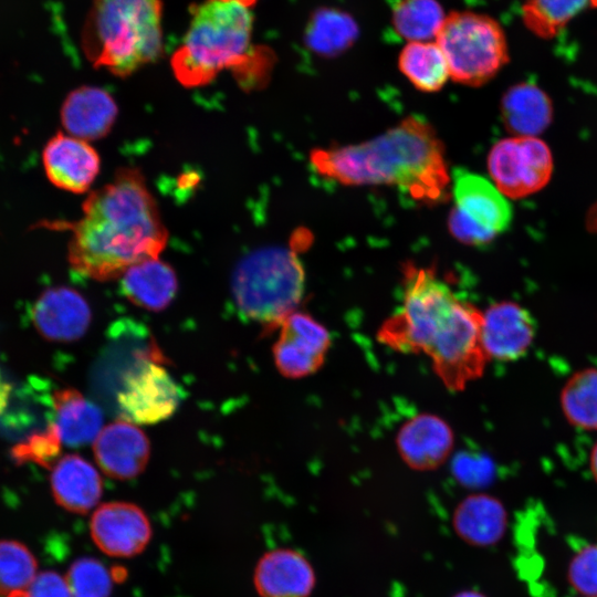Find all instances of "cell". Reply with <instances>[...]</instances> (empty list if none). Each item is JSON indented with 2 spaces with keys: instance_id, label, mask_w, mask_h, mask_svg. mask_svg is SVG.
Segmentation results:
<instances>
[{
  "instance_id": "obj_1",
  "label": "cell",
  "mask_w": 597,
  "mask_h": 597,
  "mask_svg": "<svg viewBox=\"0 0 597 597\" xmlns=\"http://www.w3.org/2000/svg\"><path fill=\"white\" fill-rule=\"evenodd\" d=\"M402 273L401 305L378 328V342L399 353L426 355L449 390H463L490 360L482 344V312L429 268L407 263Z\"/></svg>"
},
{
  "instance_id": "obj_2",
  "label": "cell",
  "mask_w": 597,
  "mask_h": 597,
  "mask_svg": "<svg viewBox=\"0 0 597 597\" xmlns=\"http://www.w3.org/2000/svg\"><path fill=\"white\" fill-rule=\"evenodd\" d=\"M82 212L76 221L45 226L72 231L69 263L88 279H118L130 266L157 259L167 244L157 202L137 168H121L111 182L91 191Z\"/></svg>"
},
{
  "instance_id": "obj_3",
  "label": "cell",
  "mask_w": 597,
  "mask_h": 597,
  "mask_svg": "<svg viewBox=\"0 0 597 597\" xmlns=\"http://www.w3.org/2000/svg\"><path fill=\"white\" fill-rule=\"evenodd\" d=\"M310 161L320 176L345 186H395L428 205L449 196L443 144L430 124L416 116L358 144L315 148Z\"/></svg>"
},
{
  "instance_id": "obj_4",
  "label": "cell",
  "mask_w": 597,
  "mask_h": 597,
  "mask_svg": "<svg viewBox=\"0 0 597 597\" xmlns=\"http://www.w3.org/2000/svg\"><path fill=\"white\" fill-rule=\"evenodd\" d=\"M161 0H93L81 34L94 67L126 77L164 51Z\"/></svg>"
},
{
  "instance_id": "obj_5",
  "label": "cell",
  "mask_w": 597,
  "mask_h": 597,
  "mask_svg": "<svg viewBox=\"0 0 597 597\" xmlns=\"http://www.w3.org/2000/svg\"><path fill=\"white\" fill-rule=\"evenodd\" d=\"M189 28L170 64L186 87L209 84L221 71L235 70L251 48V9L227 0H205L191 6Z\"/></svg>"
},
{
  "instance_id": "obj_6",
  "label": "cell",
  "mask_w": 597,
  "mask_h": 597,
  "mask_svg": "<svg viewBox=\"0 0 597 597\" xmlns=\"http://www.w3.org/2000/svg\"><path fill=\"white\" fill-rule=\"evenodd\" d=\"M231 289L241 314L273 332L303 298L304 268L293 250L262 248L238 263Z\"/></svg>"
},
{
  "instance_id": "obj_7",
  "label": "cell",
  "mask_w": 597,
  "mask_h": 597,
  "mask_svg": "<svg viewBox=\"0 0 597 597\" xmlns=\"http://www.w3.org/2000/svg\"><path fill=\"white\" fill-rule=\"evenodd\" d=\"M436 42L446 56L450 77L463 85L485 84L509 61L504 32L486 14L451 12L446 17Z\"/></svg>"
},
{
  "instance_id": "obj_8",
  "label": "cell",
  "mask_w": 597,
  "mask_h": 597,
  "mask_svg": "<svg viewBox=\"0 0 597 597\" xmlns=\"http://www.w3.org/2000/svg\"><path fill=\"white\" fill-rule=\"evenodd\" d=\"M549 147L536 136H513L495 143L488 169L495 187L511 199H522L543 189L553 174Z\"/></svg>"
},
{
  "instance_id": "obj_9",
  "label": "cell",
  "mask_w": 597,
  "mask_h": 597,
  "mask_svg": "<svg viewBox=\"0 0 597 597\" xmlns=\"http://www.w3.org/2000/svg\"><path fill=\"white\" fill-rule=\"evenodd\" d=\"M163 363L164 359L144 357L123 376L116 395L123 419L150 425L169 418L176 411L181 391Z\"/></svg>"
},
{
  "instance_id": "obj_10",
  "label": "cell",
  "mask_w": 597,
  "mask_h": 597,
  "mask_svg": "<svg viewBox=\"0 0 597 597\" xmlns=\"http://www.w3.org/2000/svg\"><path fill=\"white\" fill-rule=\"evenodd\" d=\"M279 332L272 352L282 376L304 378L323 366L332 337L328 329L312 315L296 310L282 322Z\"/></svg>"
},
{
  "instance_id": "obj_11",
  "label": "cell",
  "mask_w": 597,
  "mask_h": 597,
  "mask_svg": "<svg viewBox=\"0 0 597 597\" xmlns=\"http://www.w3.org/2000/svg\"><path fill=\"white\" fill-rule=\"evenodd\" d=\"M90 532L97 548L116 558L140 554L153 536L146 513L138 505L123 501L98 505L92 514Z\"/></svg>"
},
{
  "instance_id": "obj_12",
  "label": "cell",
  "mask_w": 597,
  "mask_h": 597,
  "mask_svg": "<svg viewBox=\"0 0 597 597\" xmlns=\"http://www.w3.org/2000/svg\"><path fill=\"white\" fill-rule=\"evenodd\" d=\"M481 336L490 360L513 362L530 349L535 338V323L521 304L501 301L482 312Z\"/></svg>"
},
{
  "instance_id": "obj_13",
  "label": "cell",
  "mask_w": 597,
  "mask_h": 597,
  "mask_svg": "<svg viewBox=\"0 0 597 597\" xmlns=\"http://www.w3.org/2000/svg\"><path fill=\"white\" fill-rule=\"evenodd\" d=\"M42 161L49 180L74 193L87 191L101 168L100 155L90 142L61 132L46 143Z\"/></svg>"
},
{
  "instance_id": "obj_14",
  "label": "cell",
  "mask_w": 597,
  "mask_h": 597,
  "mask_svg": "<svg viewBox=\"0 0 597 597\" xmlns=\"http://www.w3.org/2000/svg\"><path fill=\"white\" fill-rule=\"evenodd\" d=\"M92 318L86 300L74 289H46L32 307V322L48 341L67 343L80 339Z\"/></svg>"
},
{
  "instance_id": "obj_15",
  "label": "cell",
  "mask_w": 597,
  "mask_h": 597,
  "mask_svg": "<svg viewBox=\"0 0 597 597\" xmlns=\"http://www.w3.org/2000/svg\"><path fill=\"white\" fill-rule=\"evenodd\" d=\"M396 446L402 461L411 469L433 470L449 458L454 446V433L441 417L421 412L401 425Z\"/></svg>"
},
{
  "instance_id": "obj_16",
  "label": "cell",
  "mask_w": 597,
  "mask_h": 597,
  "mask_svg": "<svg viewBox=\"0 0 597 597\" xmlns=\"http://www.w3.org/2000/svg\"><path fill=\"white\" fill-rule=\"evenodd\" d=\"M93 451L101 470L117 480H129L147 465L150 444L146 434L128 421L107 425L94 440Z\"/></svg>"
},
{
  "instance_id": "obj_17",
  "label": "cell",
  "mask_w": 597,
  "mask_h": 597,
  "mask_svg": "<svg viewBox=\"0 0 597 597\" xmlns=\"http://www.w3.org/2000/svg\"><path fill=\"white\" fill-rule=\"evenodd\" d=\"M451 181L454 208L495 235L507 230L512 208L493 182L465 169L454 170Z\"/></svg>"
},
{
  "instance_id": "obj_18",
  "label": "cell",
  "mask_w": 597,
  "mask_h": 597,
  "mask_svg": "<svg viewBox=\"0 0 597 597\" xmlns=\"http://www.w3.org/2000/svg\"><path fill=\"white\" fill-rule=\"evenodd\" d=\"M253 585L260 597H308L315 586V573L300 552L275 548L259 559Z\"/></svg>"
},
{
  "instance_id": "obj_19",
  "label": "cell",
  "mask_w": 597,
  "mask_h": 597,
  "mask_svg": "<svg viewBox=\"0 0 597 597\" xmlns=\"http://www.w3.org/2000/svg\"><path fill=\"white\" fill-rule=\"evenodd\" d=\"M117 114L118 107L108 92L83 85L66 96L61 107V122L69 135L91 142L109 133Z\"/></svg>"
},
{
  "instance_id": "obj_20",
  "label": "cell",
  "mask_w": 597,
  "mask_h": 597,
  "mask_svg": "<svg viewBox=\"0 0 597 597\" xmlns=\"http://www.w3.org/2000/svg\"><path fill=\"white\" fill-rule=\"evenodd\" d=\"M55 502L66 511L85 514L98 506L103 483L97 470L78 454H65L51 468Z\"/></svg>"
},
{
  "instance_id": "obj_21",
  "label": "cell",
  "mask_w": 597,
  "mask_h": 597,
  "mask_svg": "<svg viewBox=\"0 0 597 597\" xmlns=\"http://www.w3.org/2000/svg\"><path fill=\"white\" fill-rule=\"evenodd\" d=\"M506 526L505 507L496 498L485 493L467 496L454 510V531L471 545L488 546L498 543Z\"/></svg>"
},
{
  "instance_id": "obj_22",
  "label": "cell",
  "mask_w": 597,
  "mask_h": 597,
  "mask_svg": "<svg viewBox=\"0 0 597 597\" xmlns=\"http://www.w3.org/2000/svg\"><path fill=\"white\" fill-rule=\"evenodd\" d=\"M121 279L123 294L136 306L153 312L165 310L178 290L174 269L158 258L130 266Z\"/></svg>"
},
{
  "instance_id": "obj_23",
  "label": "cell",
  "mask_w": 597,
  "mask_h": 597,
  "mask_svg": "<svg viewBox=\"0 0 597 597\" xmlns=\"http://www.w3.org/2000/svg\"><path fill=\"white\" fill-rule=\"evenodd\" d=\"M501 116L515 136H537L553 118V105L547 94L535 84L511 86L501 100Z\"/></svg>"
},
{
  "instance_id": "obj_24",
  "label": "cell",
  "mask_w": 597,
  "mask_h": 597,
  "mask_svg": "<svg viewBox=\"0 0 597 597\" xmlns=\"http://www.w3.org/2000/svg\"><path fill=\"white\" fill-rule=\"evenodd\" d=\"M54 426L62 443L80 447L95 440L102 429L101 409L77 389L62 388L52 394Z\"/></svg>"
},
{
  "instance_id": "obj_25",
  "label": "cell",
  "mask_w": 597,
  "mask_h": 597,
  "mask_svg": "<svg viewBox=\"0 0 597 597\" xmlns=\"http://www.w3.org/2000/svg\"><path fill=\"white\" fill-rule=\"evenodd\" d=\"M401 73L419 91H440L450 77L446 56L437 42H409L400 52Z\"/></svg>"
},
{
  "instance_id": "obj_26",
  "label": "cell",
  "mask_w": 597,
  "mask_h": 597,
  "mask_svg": "<svg viewBox=\"0 0 597 597\" xmlns=\"http://www.w3.org/2000/svg\"><path fill=\"white\" fill-rule=\"evenodd\" d=\"M559 404L569 425L597 431V368L586 367L574 373L561 390Z\"/></svg>"
},
{
  "instance_id": "obj_27",
  "label": "cell",
  "mask_w": 597,
  "mask_h": 597,
  "mask_svg": "<svg viewBox=\"0 0 597 597\" xmlns=\"http://www.w3.org/2000/svg\"><path fill=\"white\" fill-rule=\"evenodd\" d=\"M358 28L347 14L334 9L316 11L305 32L306 45L323 56H334L348 49L356 40Z\"/></svg>"
},
{
  "instance_id": "obj_28",
  "label": "cell",
  "mask_w": 597,
  "mask_h": 597,
  "mask_svg": "<svg viewBox=\"0 0 597 597\" xmlns=\"http://www.w3.org/2000/svg\"><path fill=\"white\" fill-rule=\"evenodd\" d=\"M444 19L437 0H400L392 13L396 32L410 42L436 39Z\"/></svg>"
},
{
  "instance_id": "obj_29",
  "label": "cell",
  "mask_w": 597,
  "mask_h": 597,
  "mask_svg": "<svg viewBox=\"0 0 597 597\" xmlns=\"http://www.w3.org/2000/svg\"><path fill=\"white\" fill-rule=\"evenodd\" d=\"M596 2L597 0H526L522 15L528 30L538 36L552 38Z\"/></svg>"
},
{
  "instance_id": "obj_30",
  "label": "cell",
  "mask_w": 597,
  "mask_h": 597,
  "mask_svg": "<svg viewBox=\"0 0 597 597\" xmlns=\"http://www.w3.org/2000/svg\"><path fill=\"white\" fill-rule=\"evenodd\" d=\"M36 569V559L24 544L0 541V596L24 593L38 575Z\"/></svg>"
},
{
  "instance_id": "obj_31",
  "label": "cell",
  "mask_w": 597,
  "mask_h": 597,
  "mask_svg": "<svg viewBox=\"0 0 597 597\" xmlns=\"http://www.w3.org/2000/svg\"><path fill=\"white\" fill-rule=\"evenodd\" d=\"M65 579L73 597H109L113 588L109 569L93 557L76 559Z\"/></svg>"
},
{
  "instance_id": "obj_32",
  "label": "cell",
  "mask_w": 597,
  "mask_h": 597,
  "mask_svg": "<svg viewBox=\"0 0 597 597\" xmlns=\"http://www.w3.org/2000/svg\"><path fill=\"white\" fill-rule=\"evenodd\" d=\"M62 441L54 423L46 429L32 433L11 449V457L17 464L32 462L50 469L60 459Z\"/></svg>"
},
{
  "instance_id": "obj_33",
  "label": "cell",
  "mask_w": 597,
  "mask_h": 597,
  "mask_svg": "<svg viewBox=\"0 0 597 597\" xmlns=\"http://www.w3.org/2000/svg\"><path fill=\"white\" fill-rule=\"evenodd\" d=\"M568 579L585 596H597V544L582 545L573 556Z\"/></svg>"
},
{
  "instance_id": "obj_34",
  "label": "cell",
  "mask_w": 597,
  "mask_h": 597,
  "mask_svg": "<svg viewBox=\"0 0 597 597\" xmlns=\"http://www.w3.org/2000/svg\"><path fill=\"white\" fill-rule=\"evenodd\" d=\"M448 229L459 242L473 247L489 244L496 237L472 222L457 208H453L449 213Z\"/></svg>"
},
{
  "instance_id": "obj_35",
  "label": "cell",
  "mask_w": 597,
  "mask_h": 597,
  "mask_svg": "<svg viewBox=\"0 0 597 597\" xmlns=\"http://www.w3.org/2000/svg\"><path fill=\"white\" fill-rule=\"evenodd\" d=\"M25 597H73L65 577L53 570L35 576L25 590Z\"/></svg>"
},
{
  "instance_id": "obj_36",
  "label": "cell",
  "mask_w": 597,
  "mask_h": 597,
  "mask_svg": "<svg viewBox=\"0 0 597 597\" xmlns=\"http://www.w3.org/2000/svg\"><path fill=\"white\" fill-rule=\"evenodd\" d=\"M589 469L591 472V475L594 476L595 481L597 482V441L591 448L590 455H589Z\"/></svg>"
},
{
  "instance_id": "obj_37",
  "label": "cell",
  "mask_w": 597,
  "mask_h": 597,
  "mask_svg": "<svg viewBox=\"0 0 597 597\" xmlns=\"http://www.w3.org/2000/svg\"><path fill=\"white\" fill-rule=\"evenodd\" d=\"M453 597H486L483 594L475 591V590H464L459 594H457Z\"/></svg>"
},
{
  "instance_id": "obj_38",
  "label": "cell",
  "mask_w": 597,
  "mask_h": 597,
  "mask_svg": "<svg viewBox=\"0 0 597 597\" xmlns=\"http://www.w3.org/2000/svg\"><path fill=\"white\" fill-rule=\"evenodd\" d=\"M227 1L235 2L240 6L251 9L256 3L258 0H227Z\"/></svg>"
},
{
  "instance_id": "obj_39",
  "label": "cell",
  "mask_w": 597,
  "mask_h": 597,
  "mask_svg": "<svg viewBox=\"0 0 597 597\" xmlns=\"http://www.w3.org/2000/svg\"><path fill=\"white\" fill-rule=\"evenodd\" d=\"M7 597H25V591L24 593L13 594V595H10V596H7Z\"/></svg>"
},
{
  "instance_id": "obj_40",
  "label": "cell",
  "mask_w": 597,
  "mask_h": 597,
  "mask_svg": "<svg viewBox=\"0 0 597 597\" xmlns=\"http://www.w3.org/2000/svg\"><path fill=\"white\" fill-rule=\"evenodd\" d=\"M585 597H597V596H585Z\"/></svg>"
}]
</instances>
